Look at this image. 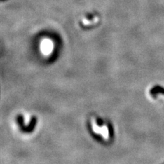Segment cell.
Returning a JSON list of instances; mask_svg holds the SVG:
<instances>
[{
	"instance_id": "6da1fadb",
	"label": "cell",
	"mask_w": 164,
	"mask_h": 164,
	"mask_svg": "<svg viewBox=\"0 0 164 164\" xmlns=\"http://www.w3.org/2000/svg\"><path fill=\"white\" fill-rule=\"evenodd\" d=\"M92 127H93L94 132L102 136L103 138L106 139L109 137V129L106 125H100L96 123L95 121H94L92 123Z\"/></svg>"
},
{
	"instance_id": "7a4b0ae2",
	"label": "cell",
	"mask_w": 164,
	"mask_h": 164,
	"mask_svg": "<svg viewBox=\"0 0 164 164\" xmlns=\"http://www.w3.org/2000/svg\"><path fill=\"white\" fill-rule=\"evenodd\" d=\"M53 43L50 39H45L41 43V51L45 55H49L53 51Z\"/></svg>"
},
{
	"instance_id": "3957f363",
	"label": "cell",
	"mask_w": 164,
	"mask_h": 164,
	"mask_svg": "<svg viewBox=\"0 0 164 164\" xmlns=\"http://www.w3.org/2000/svg\"><path fill=\"white\" fill-rule=\"evenodd\" d=\"M163 94L164 95V88L161 86H156L155 88L151 90V94L153 95H155L156 94Z\"/></svg>"
}]
</instances>
